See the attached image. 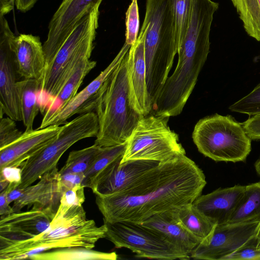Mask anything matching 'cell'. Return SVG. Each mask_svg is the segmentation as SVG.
Returning a JSON list of instances; mask_svg holds the SVG:
<instances>
[{
	"label": "cell",
	"mask_w": 260,
	"mask_h": 260,
	"mask_svg": "<svg viewBox=\"0 0 260 260\" xmlns=\"http://www.w3.org/2000/svg\"><path fill=\"white\" fill-rule=\"evenodd\" d=\"M206 184L203 171L185 154H180L159 162L122 192L96 195L95 202L106 221L141 223L156 214L192 203Z\"/></svg>",
	"instance_id": "1"
},
{
	"label": "cell",
	"mask_w": 260,
	"mask_h": 260,
	"mask_svg": "<svg viewBox=\"0 0 260 260\" xmlns=\"http://www.w3.org/2000/svg\"><path fill=\"white\" fill-rule=\"evenodd\" d=\"M104 224L98 226L87 220L82 205L59 204L48 228L29 239L0 249L1 260L29 258L35 254L52 249L83 247L92 249L100 239L105 238Z\"/></svg>",
	"instance_id": "2"
},
{
	"label": "cell",
	"mask_w": 260,
	"mask_h": 260,
	"mask_svg": "<svg viewBox=\"0 0 260 260\" xmlns=\"http://www.w3.org/2000/svg\"><path fill=\"white\" fill-rule=\"evenodd\" d=\"M142 25L149 101L152 108L178 53L174 0H146Z\"/></svg>",
	"instance_id": "3"
},
{
	"label": "cell",
	"mask_w": 260,
	"mask_h": 260,
	"mask_svg": "<svg viewBox=\"0 0 260 260\" xmlns=\"http://www.w3.org/2000/svg\"><path fill=\"white\" fill-rule=\"evenodd\" d=\"M128 53L105 82L95 102L99 131L94 144L100 147L126 143L142 117L129 102Z\"/></svg>",
	"instance_id": "4"
},
{
	"label": "cell",
	"mask_w": 260,
	"mask_h": 260,
	"mask_svg": "<svg viewBox=\"0 0 260 260\" xmlns=\"http://www.w3.org/2000/svg\"><path fill=\"white\" fill-rule=\"evenodd\" d=\"M192 138L199 151L215 161H244L251 150V139L242 123L231 115L215 114L201 119Z\"/></svg>",
	"instance_id": "5"
},
{
	"label": "cell",
	"mask_w": 260,
	"mask_h": 260,
	"mask_svg": "<svg viewBox=\"0 0 260 260\" xmlns=\"http://www.w3.org/2000/svg\"><path fill=\"white\" fill-rule=\"evenodd\" d=\"M100 6L80 21L61 46L45 70L41 91L55 99L79 61L90 58L99 26Z\"/></svg>",
	"instance_id": "6"
},
{
	"label": "cell",
	"mask_w": 260,
	"mask_h": 260,
	"mask_svg": "<svg viewBox=\"0 0 260 260\" xmlns=\"http://www.w3.org/2000/svg\"><path fill=\"white\" fill-rule=\"evenodd\" d=\"M98 131V119L93 112L81 114L66 122L50 143L21 165V182L17 188L23 189L31 185L46 173L56 168L60 158L70 147L82 139L96 137Z\"/></svg>",
	"instance_id": "7"
},
{
	"label": "cell",
	"mask_w": 260,
	"mask_h": 260,
	"mask_svg": "<svg viewBox=\"0 0 260 260\" xmlns=\"http://www.w3.org/2000/svg\"><path fill=\"white\" fill-rule=\"evenodd\" d=\"M170 117L150 114L142 117L127 142L121 162L133 160L165 161L185 151L169 125Z\"/></svg>",
	"instance_id": "8"
},
{
	"label": "cell",
	"mask_w": 260,
	"mask_h": 260,
	"mask_svg": "<svg viewBox=\"0 0 260 260\" xmlns=\"http://www.w3.org/2000/svg\"><path fill=\"white\" fill-rule=\"evenodd\" d=\"M105 238L117 248H125L139 258L173 260L188 259L183 253L157 230L130 221L110 223L104 220Z\"/></svg>",
	"instance_id": "9"
},
{
	"label": "cell",
	"mask_w": 260,
	"mask_h": 260,
	"mask_svg": "<svg viewBox=\"0 0 260 260\" xmlns=\"http://www.w3.org/2000/svg\"><path fill=\"white\" fill-rule=\"evenodd\" d=\"M15 37L5 16L0 15V116L5 114L20 121L22 116L16 85L18 74L12 49Z\"/></svg>",
	"instance_id": "10"
},
{
	"label": "cell",
	"mask_w": 260,
	"mask_h": 260,
	"mask_svg": "<svg viewBox=\"0 0 260 260\" xmlns=\"http://www.w3.org/2000/svg\"><path fill=\"white\" fill-rule=\"evenodd\" d=\"M102 1H62L49 22L47 39L43 45L46 70L80 21L96 6L100 5Z\"/></svg>",
	"instance_id": "11"
},
{
	"label": "cell",
	"mask_w": 260,
	"mask_h": 260,
	"mask_svg": "<svg viewBox=\"0 0 260 260\" xmlns=\"http://www.w3.org/2000/svg\"><path fill=\"white\" fill-rule=\"evenodd\" d=\"M131 47L125 42L108 66L85 88L64 105L58 106L53 110H48L38 128H44L50 125L60 126L75 114H83L94 110L95 102L102 87L128 53Z\"/></svg>",
	"instance_id": "12"
},
{
	"label": "cell",
	"mask_w": 260,
	"mask_h": 260,
	"mask_svg": "<svg viewBox=\"0 0 260 260\" xmlns=\"http://www.w3.org/2000/svg\"><path fill=\"white\" fill-rule=\"evenodd\" d=\"M260 219L216 225L208 242L200 243L190 252L194 259L223 260L254 237Z\"/></svg>",
	"instance_id": "13"
},
{
	"label": "cell",
	"mask_w": 260,
	"mask_h": 260,
	"mask_svg": "<svg viewBox=\"0 0 260 260\" xmlns=\"http://www.w3.org/2000/svg\"><path fill=\"white\" fill-rule=\"evenodd\" d=\"M123 155L108 165L92 180L89 188L96 195L107 196L122 192L133 185L159 164L146 160L121 162Z\"/></svg>",
	"instance_id": "14"
},
{
	"label": "cell",
	"mask_w": 260,
	"mask_h": 260,
	"mask_svg": "<svg viewBox=\"0 0 260 260\" xmlns=\"http://www.w3.org/2000/svg\"><path fill=\"white\" fill-rule=\"evenodd\" d=\"M55 214L49 210L32 207L1 217L0 249L40 234L48 228Z\"/></svg>",
	"instance_id": "15"
},
{
	"label": "cell",
	"mask_w": 260,
	"mask_h": 260,
	"mask_svg": "<svg viewBox=\"0 0 260 260\" xmlns=\"http://www.w3.org/2000/svg\"><path fill=\"white\" fill-rule=\"evenodd\" d=\"M145 34V29L142 27L136 43L129 50L127 63L129 104L141 117L148 115L152 112L146 84Z\"/></svg>",
	"instance_id": "16"
},
{
	"label": "cell",
	"mask_w": 260,
	"mask_h": 260,
	"mask_svg": "<svg viewBox=\"0 0 260 260\" xmlns=\"http://www.w3.org/2000/svg\"><path fill=\"white\" fill-rule=\"evenodd\" d=\"M60 126L25 131L16 141L0 149V169L6 167H19L58 135Z\"/></svg>",
	"instance_id": "17"
},
{
	"label": "cell",
	"mask_w": 260,
	"mask_h": 260,
	"mask_svg": "<svg viewBox=\"0 0 260 260\" xmlns=\"http://www.w3.org/2000/svg\"><path fill=\"white\" fill-rule=\"evenodd\" d=\"M12 49L18 76L24 79L42 80L46 59L40 37L20 34L14 39Z\"/></svg>",
	"instance_id": "18"
},
{
	"label": "cell",
	"mask_w": 260,
	"mask_h": 260,
	"mask_svg": "<svg viewBox=\"0 0 260 260\" xmlns=\"http://www.w3.org/2000/svg\"><path fill=\"white\" fill-rule=\"evenodd\" d=\"M59 173L56 168L46 173L36 184L22 189L21 196L14 202V212L25 206L56 213L60 204L61 192L58 184Z\"/></svg>",
	"instance_id": "19"
},
{
	"label": "cell",
	"mask_w": 260,
	"mask_h": 260,
	"mask_svg": "<svg viewBox=\"0 0 260 260\" xmlns=\"http://www.w3.org/2000/svg\"><path fill=\"white\" fill-rule=\"evenodd\" d=\"M245 186L219 188L200 195L193 205L216 225L227 223L241 199Z\"/></svg>",
	"instance_id": "20"
},
{
	"label": "cell",
	"mask_w": 260,
	"mask_h": 260,
	"mask_svg": "<svg viewBox=\"0 0 260 260\" xmlns=\"http://www.w3.org/2000/svg\"><path fill=\"white\" fill-rule=\"evenodd\" d=\"M141 223L157 230L171 243L188 255L201 242L178 220L173 208L156 214Z\"/></svg>",
	"instance_id": "21"
},
{
	"label": "cell",
	"mask_w": 260,
	"mask_h": 260,
	"mask_svg": "<svg viewBox=\"0 0 260 260\" xmlns=\"http://www.w3.org/2000/svg\"><path fill=\"white\" fill-rule=\"evenodd\" d=\"M173 211L178 220L187 230L199 239L200 243L208 241L216 225L192 203L176 207L173 208Z\"/></svg>",
	"instance_id": "22"
},
{
	"label": "cell",
	"mask_w": 260,
	"mask_h": 260,
	"mask_svg": "<svg viewBox=\"0 0 260 260\" xmlns=\"http://www.w3.org/2000/svg\"><path fill=\"white\" fill-rule=\"evenodd\" d=\"M41 82L42 80L24 79L17 82L25 131L33 130L34 122L40 109L38 93L40 91Z\"/></svg>",
	"instance_id": "23"
},
{
	"label": "cell",
	"mask_w": 260,
	"mask_h": 260,
	"mask_svg": "<svg viewBox=\"0 0 260 260\" xmlns=\"http://www.w3.org/2000/svg\"><path fill=\"white\" fill-rule=\"evenodd\" d=\"M260 219V181L245 186L243 195L228 223Z\"/></svg>",
	"instance_id": "24"
},
{
	"label": "cell",
	"mask_w": 260,
	"mask_h": 260,
	"mask_svg": "<svg viewBox=\"0 0 260 260\" xmlns=\"http://www.w3.org/2000/svg\"><path fill=\"white\" fill-rule=\"evenodd\" d=\"M118 255L115 252H104L83 247L61 248L51 251H44L31 255L33 260H116Z\"/></svg>",
	"instance_id": "25"
},
{
	"label": "cell",
	"mask_w": 260,
	"mask_h": 260,
	"mask_svg": "<svg viewBox=\"0 0 260 260\" xmlns=\"http://www.w3.org/2000/svg\"><path fill=\"white\" fill-rule=\"evenodd\" d=\"M249 36L260 41V0H231Z\"/></svg>",
	"instance_id": "26"
},
{
	"label": "cell",
	"mask_w": 260,
	"mask_h": 260,
	"mask_svg": "<svg viewBox=\"0 0 260 260\" xmlns=\"http://www.w3.org/2000/svg\"><path fill=\"white\" fill-rule=\"evenodd\" d=\"M96 64V62L90 58H85L79 61L55 98L61 102L59 106L64 105L77 93L84 78Z\"/></svg>",
	"instance_id": "27"
},
{
	"label": "cell",
	"mask_w": 260,
	"mask_h": 260,
	"mask_svg": "<svg viewBox=\"0 0 260 260\" xmlns=\"http://www.w3.org/2000/svg\"><path fill=\"white\" fill-rule=\"evenodd\" d=\"M101 149L102 147L94 144L82 149L71 151L65 165L58 171L59 174L70 172L85 174L91 166Z\"/></svg>",
	"instance_id": "28"
},
{
	"label": "cell",
	"mask_w": 260,
	"mask_h": 260,
	"mask_svg": "<svg viewBox=\"0 0 260 260\" xmlns=\"http://www.w3.org/2000/svg\"><path fill=\"white\" fill-rule=\"evenodd\" d=\"M126 143L109 147H102V149L91 166L84 174L82 185L89 188L90 185L97 176L108 165L118 157L124 154Z\"/></svg>",
	"instance_id": "29"
},
{
	"label": "cell",
	"mask_w": 260,
	"mask_h": 260,
	"mask_svg": "<svg viewBox=\"0 0 260 260\" xmlns=\"http://www.w3.org/2000/svg\"><path fill=\"white\" fill-rule=\"evenodd\" d=\"M191 7L192 0H174L176 40L178 49L189 25Z\"/></svg>",
	"instance_id": "30"
},
{
	"label": "cell",
	"mask_w": 260,
	"mask_h": 260,
	"mask_svg": "<svg viewBox=\"0 0 260 260\" xmlns=\"http://www.w3.org/2000/svg\"><path fill=\"white\" fill-rule=\"evenodd\" d=\"M229 109L249 116L260 114V83L248 94L230 106Z\"/></svg>",
	"instance_id": "31"
},
{
	"label": "cell",
	"mask_w": 260,
	"mask_h": 260,
	"mask_svg": "<svg viewBox=\"0 0 260 260\" xmlns=\"http://www.w3.org/2000/svg\"><path fill=\"white\" fill-rule=\"evenodd\" d=\"M125 43L132 46L137 39L139 29V14L137 0H132L125 13Z\"/></svg>",
	"instance_id": "32"
},
{
	"label": "cell",
	"mask_w": 260,
	"mask_h": 260,
	"mask_svg": "<svg viewBox=\"0 0 260 260\" xmlns=\"http://www.w3.org/2000/svg\"><path fill=\"white\" fill-rule=\"evenodd\" d=\"M15 121L9 117H1L0 149L12 143L22 135Z\"/></svg>",
	"instance_id": "33"
},
{
	"label": "cell",
	"mask_w": 260,
	"mask_h": 260,
	"mask_svg": "<svg viewBox=\"0 0 260 260\" xmlns=\"http://www.w3.org/2000/svg\"><path fill=\"white\" fill-rule=\"evenodd\" d=\"M84 188L82 184H80L64 191L61 194L59 204L67 206H82L85 200Z\"/></svg>",
	"instance_id": "34"
},
{
	"label": "cell",
	"mask_w": 260,
	"mask_h": 260,
	"mask_svg": "<svg viewBox=\"0 0 260 260\" xmlns=\"http://www.w3.org/2000/svg\"><path fill=\"white\" fill-rule=\"evenodd\" d=\"M0 179L9 182L7 188L12 190L17 188L21 183L22 172L21 168L14 167H6L0 169Z\"/></svg>",
	"instance_id": "35"
},
{
	"label": "cell",
	"mask_w": 260,
	"mask_h": 260,
	"mask_svg": "<svg viewBox=\"0 0 260 260\" xmlns=\"http://www.w3.org/2000/svg\"><path fill=\"white\" fill-rule=\"evenodd\" d=\"M84 178V174L83 173L70 172L62 174H59L58 184L61 194L64 191L82 184Z\"/></svg>",
	"instance_id": "36"
},
{
	"label": "cell",
	"mask_w": 260,
	"mask_h": 260,
	"mask_svg": "<svg viewBox=\"0 0 260 260\" xmlns=\"http://www.w3.org/2000/svg\"><path fill=\"white\" fill-rule=\"evenodd\" d=\"M242 124L251 140L260 139V114L252 116Z\"/></svg>",
	"instance_id": "37"
},
{
	"label": "cell",
	"mask_w": 260,
	"mask_h": 260,
	"mask_svg": "<svg viewBox=\"0 0 260 260\" xmlns=\"http://www.w3.org/2000/svg\"><path fill=\"white\" fill-rule=\"evenodd\" d=\"M14 212L7 201V191L6 189L0 192V215L1 217L7 215Z\"/></svg>",
	"instance_id": "38"
},
{
	"label": "cell",
	"mask_w": 260,
	"mask_h": 260,
	"mask_svg": "<svg viewBox=\"0 0 260 260\" xmlns=\"http://www.w3.org/2000/svg\"><path fill=\"white\" fill-rule=\"evenodd\" d=\"M37 0H15V6L19 11L26 12L32 8Z\"/></svg>",
	"instance_id": "39"
},
{
	"label": "cell",
	"mask_w": 260,
	"mask_h": 260,
	"mask_svg": "<svg viewBox=\"0 0 260 260\" xmlns=\"http://www.w3.org/2000/svg\"><path fill=\"white\" fill-rule=\"evenodd\" d=\"M15 0H0V15L5 16L14 9Z\"/></svg>",
	"instance_id": "40"
},
{
	"label": "cell",
	"mask_w": 260,
	"mask_h": 260,
	"mask_svg": "<svg viewBox=\"0 0 260 260\" xmlns=\"http://www.w3.org/2000/svg\"><path fill=\"white\" fill-rule=\"evenodd\" d=\"M21 192L22 189L17 187L9 192L7 191V201L9 204L17 200L21 196Z\"/></svg>",
	"instance_id": "41"
},
{
	"label": "cell",
	"mask_w": 260,
	"mask_h": 260,
	"mask_svg": "<svg viewBox=\"0 0 260 260\" xmlns=\"http://www.w3.org/2000/svg\"><path fill=\"white\" fill-rule=\"evenodd\" d=\"M254 237L255 240L256 248L257 250H260V221L257 226Z\"/></svg>",
	"instance_id": "42"
},
{
	"label": "cell",
	"mask_w": 260,
	"mask_h": 260,
	"mask_svg": "<svg viewBox=\"0 0 260 260\" xmlns=\"http://www.w3.org/2000/svg\"><path fill=\"white\" fill-rule=\"evenodd\" d=\"M254 168L256 172L260 175V156L254 164Z\"/></svg>",
	"instance_id": "43"
}]
</instances>
